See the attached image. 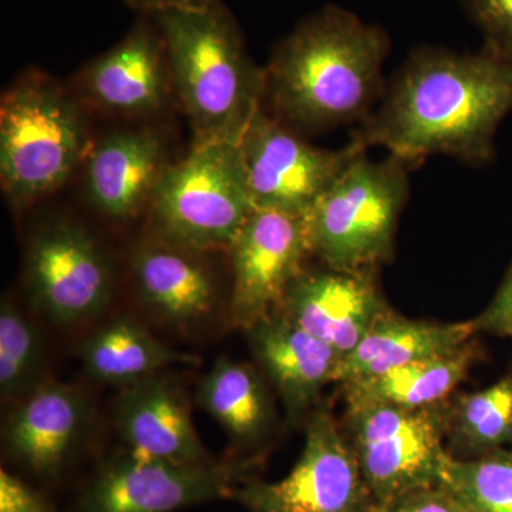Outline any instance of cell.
I'll return each mask as SVG.
<instances>
[{
  "label": "cell",
  "mask_w": 512,
  "mask_h": 512,
  "mask_svg": "<svg viewBox=\"0 0 512 512\" xmlns=\"http://www.w3.org/2000/svg\"><path fill=\"white\" fill-rule=\"evenodd\" d=\"M484 43L512 53V0H460Z\"/></svg>",
  "instance_id": "27"
},
{
  "label": "cell",
  "mask_w": 512,
  "mask_h": 512,
  "mask_svg": "<svg viewBox=\"0 0 512 512\" xmlns=\"http://www.w3.org/2000/svg\"><path fill=\"white\" fill-rule=\"evenodd\" d=\"M13 404L3 427L9 457L32 476L57 480L92 420L89 399L73 384L47 379Z\"/></svg>",
  "instance_id": "14"
},
{
  "label": "cell",
  "mask_w": 512,
  "mask_h": 512,
  "mask_svg": "<svg viewBox=\"0 0 512 512\" xmlns=\"http://www.w3.org/2000/svg\"><path fill=\"white\" fill-rule=\"evenodd\" d=\"M84 93L100 109L146 116L163 109L170 97V67L156 19L143 15L109 52L84 70Z\"/></svg>",
  "instance_id": "15"
},
{
  "label": "cell",
  "mask_w": 512,
  "mask_h": 512,
  "mask_svg": "<svg viewBox=\"0 0 512 512\" xmlns=\"http://www.w3.org/2000/svg\"><path fill=\"white\" fill-rule=\"evenodd\" d=\"M379 512H470L443 485L419 488L396 498Z\"/></svg>",
  "instance_id": "29"
},
{
  "label": "cell",
  "mask_w": 512,
  "mask_h": 512,
  "mask_svg": "<svg viewBox=\"0 0 512 512\" xmlns=\"http://www.w3.org/2000/svg\"><path fill=\"white\" fill-rule=\"evenodd\" d=\"M161 235L195 252L229 249L255 210L238 144L195 141L151 198Z\"/></svg>",
  "instance_id": "6"
},
{
  "label": "cell",
  "mask_w": 512,
  "mask_h": 512,
  "mask_svg": "<svg viewBox=\"0 0 512 512\" xmlns=\"http://www.w3.org/2000/svg\"><path fill=\"white\" fill-rule=\"evenodd\" d=\"M45 343L35 323L10 299L0 306V396L16 403L45 383Z\"/></svg>",
  "instance_id": "25"
},
{
  "label": "cell",
  "mask_w": 512,
  "mask_h": 512,
  "mask_svg": "<svg viewBox=\"0 0 512 512\" xmlns=\"http://www.w3.org/2000/svg\"><path fill=\"white\" fill-rule=\"evenodd\" d=\"M0 512H56L52 503L18 474L0 470Z\"/></svg>",
  "instance_id": "28"
},
{
  "label": "cell",
  "mask_w": 512,
  "mask_h": 512,
  "mask_svg": "<svg viewBox=\"0 0 512 512\" xmlns=\"http://www.w3.org/2000/svg\"><path fill=\"white\" fill-rule=\"evenodd\" d=\"M256 362L274 384L291 426L311 416L323 387L335 382L343 357L274 312L245 330Z\"/></svg>",
  "instance_id": "17"
},
{
  "label": "cell",
  "mask_w": 512,
  "mask_h": 512,
  "mask_svg": "<svg viewBox=\"0 0 512 512\" xmlns=\"http://www.w3.org/2000/svg\"><path fill=\"white\" fill-rule=\"evenodd\" d=\"M238 148L255 210L301 217L346 165L365 151L353 141L342 150L311 146L262 109L249 123Z\"/></svg>",
  "instance_id": "10"
},
{
  "label": "cell",
  "mask_w": 512,
  "mask_h": 512,
  "mask_svg": "<svg viewBox=\"0 0 512 512\" xmlns=\"http://www.w3.org/2000/svg\"><path fill=\"white\" fill-rule=\"evenodd\" d=\"M200 255L164 238L134 251L131 275L138 298L168 325L190 328L217 305V282Z\"/></svg>",
  "instance_id": "19"
},
{
  "label": "cell",
  "mask_w": 512,
  "mask_h": 512,
  "mask_svg": "<svg viewBox=\"0 0 512 512\" xmlns=\"http://www.w3.org/2000/svg\"><path fill=\"white\" fill-rule=\"evenodd\" d=\"M89 150L76 101L45 77H30L0 103V181L10 204L26 207L66 183Z\"/></svg>",
  "instance_id": "5"
},
{
  "label": "cell",
  "mask_w": 512,
  "mask_h": 512,
  "mask_svg": "<svg viewBox=\"0 0 512 512\" xmlns=\"http://www.w3.org/2000/svg\"><path fill=\"white\" fill-rule=\"evenodd\" d=\"M167 167L163 143L153 131L110 134L87 154V198L104 217L130 220L151 202Z\"/></svg>",
  "instance_id": "18"
},
{
  "label": "cell",
  "mask_w": 512,
  "mask_h": 512,
  "mask_svg": "<svg viewBox=\"0 0 512 512\" xmlns=\"http://www.w3.org/2000/svg\"><path fill=\"white\" fill-rule=\"evenodd\" d=\"M234 500L247 512H377L355 451L326 407L309 416L291 473L279 481L249 478Z\"/></svg>",
  "instance_id": "9"
},
{
  "label": "cell",
  "mask_w": 512,
  "mask_h": 512,
  "mask_svg": "<svg viewBox=\"0 0 512 512\" xmlns=\"http://www.w3.org/2000/svg\"><path fill=\"white\" fill-rule=\"evenodd\" d=\"M258 461L175 464L124 451L97 468L70 512H173L234 500Z\"/></svg>",
  "instance_id": "8"
},
{
  "label": "cell",
  "mask_w": 512,
  "mask_h": 512,
  "mask_svg": "<svg viewBox=\"0 0 512 512\" xmlns=\"http://www.w3.org/2000/svg\"><path fill=\"white\" fill-rule=\"evenodd\" d=\"M409 163L372 161L367 150L323 191L305 215L312 255L333 269L377 268L390 261L409 198Z\"/></svg>",
  "instance_id": "4"
},
{
  "label": "cell",
  "mask_w": 512,
  "mask_h": 512,
  "mask_svg": "<svg viewBox=\"0 0 512 512\" xmlns=\"http://www.w3.org/2000/svg\"><path fill=\"white\" fill-rule=\"evenodd\" d=\"M476 353L468 343L450 355L417 360L383 375L342 384L346 406L387 404L419 409L444 402L467 376Z\"/></svg>",
  "instance_id": "23"
},
{
  "label": "cell",
  "mask_w": 512,
  "mask_h": 512,
  "mask_svg": "<svg viewBox=\"0 0 512 512\" xmlns=\"http://www.w3.org/2000/svg\"><path fill=\"white\" fill-rule=\"evenodd\" d=\"M77 356L94 382L124 387L165 372L168 366H197V356L168 348L131 316H119L80 342Z\"/></svg>",
  "instance_id": "21"
},
{
  "label": "cell",
  "mask_w": 512,
  "mask_h": 512,
  "mask_svg": "<svg viewBox=\"0 0 512 512\" xmlns=\"http://www.w3.org/2000/svg\"><path fill=\"white\" fill-rule=\"evenodd\" d=\"M114 421L127 450L175 464H208L192 423L190 404L177 380L165 372L120 389Z\"/></svg>",
  "instance_id": "16"
},
{
  "label": "cell",
  "mask_w": 512,
  "mask_h": 512,
  "mask_svg": "<svg viewBox=\"0 0 512 512\" xmlns=\"http://www.w3.org/2000/svg\"><path fill=\"white\" fill-rule=\"evenodd\" d=\"M171 83L195 141L238 144L262 109L265 72L252 62L237 20L221 0L204 9L157 13Z\"/></svg>",
  "instance_id": "3"
},
{
  "label": "cell",
  "mask_w": 512,
  "mask_h": 512,
  "mask_svg": "<svg viewBox=\"0 0 512 512\" xmlns=\"http://www.w3.org/2000/svg\"><path fill=\"white\" fill-rule=\"evenodd\" d=\"M512 111V53L484 43L477 53L416 50L386 87L353 143L383 147L409 164L429 156L484 165Z\"/></svg>",
  "instance_id": "1"
},
{
  "label": "cell",
  "mask_w": 512,
  "mask_h": 512,
  "mask_svg": "<svg viewBox=\"0 0 512 512\" xmlns=\"http://www.w3.org/2000/svg\"><path fill=\"white\" fill-rule=\"evenodd\" d=\"M376 269H303L275 312L345 359L377 320L392 311L377 285Z\"/></svg>",
  "instance_id": "13"
},
{
  "label": "cell",
  "mask_w": 512,
  "mask_h": 512,
  "mask_svg": "<svg viewBox=\"0 0 512 512\" xmlns=\"http://www.w3.org/2000/svg\"><path fill=\"white\" fill-rule=\"evenodd\" d=\"M195 402L244 450L264 443L275 424L264 377L254 366L228 357H220L202 377Z\"/></svg>",
  "instance_id": "22"
},
{
  "label": "cell",
  "mask_w": 512,
  "mask_h": 512,
  "mask_svg": "<svg viewBox=\"0 0 512 512\" xmlns=\"http://www.w3.org/2000/svg\"><path fill=\"white\" fill-rule=\"evenodd\" d=\"M440 485L470 512H512V446L466 460L448 457Z\"/></svg>",
  "instance_id": "26"
},
{
  "label": "cell",
  "mask_w": 512,
  "mask_h": 512,
  "mask_svg": "<svg viewBox=\"0 0 512 512\" xmlns=\"http://www.w3.org/2000/svg\"><path fill=\"white\" fill-rule=\"evenodd\" d=\"M450 403L419 409L346 406L343 431L355 451L377 512L396 498L441 484L448 453Z\"/></svg>",
  "instance_id": "7"
},
{
  "label": "cell",
  "mask_w": 512,
  "mask_h": 512,
  "mask_svg": "<svg viewBox=\"0 0 512 512\" xmlns=\"http://www.w3.org/2000/svg\"><path fill=\"white\" fill-rule=\"evenodd\" d=\"M476 335L473 322L413 320L393 311L377 320L362 342L340 363L335 382H356L383 375L417 360L450 355L466 348Z\"/></svg>",
  "instance_id": "20"
},
{
  "label": "cell",
  "mask_w": 512,
  "mask_h": 512,
  "mask_svg": "<svg viewBox=\"0 0 512 512\" xmlns=\"http://www.w3.org/2000/svg\"><path fill=\"white\" fill-rule=\"evenodd\" d=\"M131 9L141 15L154 16L168 10L204 9L214 5L218 0H124Z\"/></svg>",
  "instance_id": "31"
},
{
  "label": "cell",
  "mask_w": 512,
  "mask_h": 512,
  "mask_svg": "<svg viewBox=\"0 0 512 512\" xmlns=\"http://www.w3.org/2000/svg\"><path fill=\"white\" fill-rule=\"evenodd\" d=\"M389 49L386 30L339 6L303 19L265 70L276 119L308 133L362 123L386 92Z\"/></svg>",
  "instance_id": "2"
},
{
  "label": "cell",
  "mask_w": 512,
  "mask_h": 512,
  "mask_svg": "<svg viewBox=\"0 0 512 512\" xmlns=\"http://www.w3.org/2000/svg\"><path fill=\"white\" fill-rule=\"evenodd\" d=\"M447 444L463 460L512 446V376L450 403Z\"/></svg>",
  "instance_id": "24"
},
{
  "label": "cell",
  "mask_w": 512,
  "mask_h": 512,
  "mask_svg": "<svg viewBox=\"0 0 512 512\" xmlns=\"http://www.w3.org/2000/svg\"><path fill=\"white\" fill-rule=\"evenodd\" d=\"M30 299L50 322L77 326L106 311L113 274L94 239L72 222L37 231L25 261Z\"/></svg>",
  "instance_id": "11"
},
{
  "label": "cell",
  "mask_w": 512,
  "mask_h": 512,
  "mask_svg": "<svg viewBox=\"0 0 512 512\" xmlns=\"http://www.w3.org/2000/svg\"><path fill=\"white\" fill-rule=\"evenodd\" d=\"M471 322L476 333L512 339V265L493 301Z\"/></svg>",
  "instance_id": "30"
},
{
  "label": "cell",
  "mask_w": 512,
  "mask_h": 512,
  "mask_svg": "<svg viewBox=\"0 0 512 512\" xmlns=\"http://www.w3.org/2000/svg\"><path fill=\"white\" fill-rule=\"evenodd\" d=\"M232 284L229 319L242 330L274 313L312 255L305 217L254 210L228 249Z\"/></svg>",
  "instance_id": "12"
}]
</instances>
